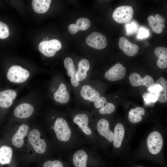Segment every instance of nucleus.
<instances>
[{
  "label": "nucleus",
  "mask_w": 167,
  "mask_h": 167,
  "mask_svg": "<svg viewBox=\"0 0 167 167\" xmlns=\"http://www.w3.org/2000/svg\"><path fill=\"white\" fill-rule=\"evenodd\" d=\"M62 47L60 42L55 39L41 41L39 44V51L45 56L51 57L54 56L56 52L60 50Z\"/></svg>",
  "instance_id": "10"
},
{
  "label": "nucleus",
  "mask_w": 167,
  "mask_h": 167,
  "mask_svg": "<svg viewBox=\"0 0 167 167\" xmlns=\"http://www.w3.org/2000/svg\"><path fill=\"white\" fill-rule=\"evenodd\" d=\"M118 45L119 48L129 56H134L139 51V47L137 45L131 43L123 37L119 38Z\"/></svg>",
  "instance_id": "20"
},
{
  "label": "nucleus",
  "mask_w": 167,
  "mask_h": 167,
  "mask_svg": "<svg viewBox=\"0 0 167 167\" xmlns=\"http://www.w3.org/2000/svg\"><path fill=\"white\" fill-rule=\"evenodd\" d=\"M12 148L4 144L0 146V166L10 165L15 160Z\"/></svg>",
  "instance_id": "17"
},
{
  "label": "nucleus",
  "mask_w": 167,
  "mask_h": 167,
  "mask_svg": "<svg viewBox=\"0 0 167 167\" xmlns=\"http://www.w3.org/2000/svg\"><path fill=\"white\" fill-rule=\"evenodd\" d=\"M108 102L107 98L101 96L92 104L93 107L96 109L101 108L105 105Z\"/></svg>",
  "instance_id": "32"
},
{
  "label": "nucleus",
  "mask_w": 167,
  "mask_h": 167,
  "mask_svg": "<svg viewBox=\"0 0 167 167\" xmlns=\"http://www.w3.org/2000/svg\"><path fill=\"white\" fill-rule=\"evenodd\" d=\"M97 131L99 134L104 137L109 142L113 141V133L109 130V121L106 119L102 118L99 119L96 124Z\"/></svg>",
  "instance_id": "19"
},
{
  "label": "nucleus",
  "mask_w": 167,
  "mask_h": 167,
  "mask_svg": "<svg viewBox=\"0 0 167 167\" xmlns=\"http://www.w3.org/2000/svg\"><path fill=\"white\" fill-rule=\"evenodd\" d=\"M115 110L114 105L113 103L108 101L104 106L99 109L98 112L101 114H109L113 112Z\"/></svg>",
  "instance_id": "29"
},
{
  "label": "nucleus",
  "mask_w": 167,
  "mask_h": 167,
  "mask_svg": "<svg viewBox=\"0 0 167 167\" xmlns=\"http://www.w3.org/2000/svg\"><path fill=\"white\" fill-rule=\"evenodd\" d=\"M157 66L160 68L163 69L167 66V54L160 56L157 61Z\"/></svg>",
  "instance_id": "33"
},
{
  "label": "nucleus",
  "mask_w": 167,
  "mask_h": 167,
  "mask_svg": "<svg viewBox=\"0 0 167 167\" xmlns=\"http://www.w3.org/2000/svg\"><path fill=\"white\" fill-rule=\"evenodd\" d=\"M147 19L149 26L154 32L158 34L162 32L163 28L165 27L164 23L165 20L161 15L158 14L155 16L150 15L148 17Z\"/></svg>",
  "instance_id": "21"
},
{
  "label": "nucleus",
  "mask_w": 167,
  "mask_h": 167,
  "mask_svg": "<svg viewBox=\"0 0 167 167\" xmlns=\"http://www.w3.org/2000/svg\"><path fill=\"white\" fill-rule=\"evenodd\" d=\"M9 35V30L7 25L0 21V39H6L8 37Z\"/></svg>",
  "instance_id": "31"
},
{
  "label": "nucleus",
  "mask_w": 167,
  "mask_h": 167,
  "mask_svg": "<svg viewBox=\"0 0 167 167\" xmlns=\"http://www.w3.org/2000/svg\"><path fill=\"white\" fill-rule=\"evenodd\" d=\"M8 167H18L16 161L15 160H14Z\"/></svg>",
  "instance_id": "38"
},
{
  "label": "nucleus",
  "mask_w": 167,
  "mask_h": 167,
  "mask_svg": "<svg viewBox=\"0 0 167 167\" xmlns=\"http://www.w3.org/2000/svg\"><path fill=\"white\" fill-rule=\"evenodd\" d=\"M154 52L156 55L159 57L162 54H167V49L163 47H158L155 49Z\"/></svg>",
  "instance_id": "37"
},
{
  "label": "nucleus",
  "mask_w": 167,
  "mask_h": 167,
  "mask_svg": "<svg viewBox=\"0 0 167 167\" xmlns=\"http://www.w3.org/2000/svg\"><path fill=\"white\" fill-rule=\"evenodd\" d=\"M26 141L33 153L29 162L41 161V156L46 152L47 144L46 141L41 138L40 131L36 128L30 129Z\"/></svg>",
  "instance_id": "3"
},
{
  "label": "nucleus",
  "mask_w": 167,
  "mask_h": 167,
  "mask_svg": "<svg viewBox=\"0 0 167 167\" xmlns=\"http://www.w3.org/2000/svg\"><path fill=\"white\" fill-rule=\"evenodd\" d=\"M144 101L147 103L155 102L157 101V96L151 93L146 94L144 96Z\"/></svg>",
  "instance_id": "35"
},
{
  "label": "nucleus",
  "mask_w": 167,
  "mask_h": 167,
  "mask_svg": "<svg viewBox=\"0 0 167 167\" xmlns=\"http://www.w3.org/2000/svg\"><path fill=\"white\" fill-rule=\"evenodd\" d=\"M75 78L80 84L91 79V66L89 61L82 58L78 62Z\"/></svg>",
  "instance_id": "8"
},
{
  "label": "nucleus",
  "mask_w": 167,
  "mask_h": 167,
  "mask_svg": "<svg viewBox=\"0 0 167 167\" xmlns=\"http://www.w3.org/2000/svg\"><path fill=\"white\" fill-rule=\"evenodd\" d=\"M72 161L74 167H92L87 154L83 150H78L74 154Z\"/></svg>",
  "instance_id": "15"
},
{
  "label": "nucleus",
  "mask_w": 167,
  "mask_h": 167,
  "mask_svg": "<svg viewBox=\"0 0 167 167\" xmlns=\"http://www.w3.org/2000/svg\"><path fill=\"white\" fill-rule=\"evenodd\" d=\"M99 83L92 79L80 85L74 93L76 104L80 106H89L101 96Z\"/></svg>",
  "instance_id": "1"
},
{
  "label": "nucleus",
  "mask_w": 167,
  "mask_h": 167,
  "mask_svg": "<svg viewBox=\"0 0 167 167\" xmlns=\"http://www.w3.org/2000/svg\"><path fill=\"white\" fill-rule=\"evenodd\" d=\"M53 78L50 87L53 101L56 103L66 105L71 101L72 88L70 84L62 75H56Z\"/></svg>",
  "instance_id": "2"
},
{
  "label": "nucleus",
  "mask_w": 167,
  "mask_h": 167,
  "mask_svg": "<svg viewBox=\"0 0 167 167\" xmlns=\"http://www.w3.org/2000/svg\"><path fill=\"white\" fill-rule=\"evenodd\" d=\"M125 24L127 34H131L135 32L138 28V24L135 21L128 22Z\"/></svg>",
  "instance_id": "30"
},
{
  "label": "nucleus",
  "mask_w": 167,
  "mask_h": 167,
  "mask_svg": "<svg viewBox=\"0 0 167 167\" xmlns=\"http://www.w3.org/2000/svg\"><path fill=\"white\" fill-rule=\"evenodd\" d=\"M144 113V109L142 107H138L135 109H131L129 112L128 119L132 123H138L141 121L142 118L141 116Z\"/></svg>",
  "instance_id": "26"
},
{
  "label": "nucleus",
  "mask_w": 167,
  "mask_h": 167,
  "mask_svg": "<svg viewBox=\"0 0 167 167\" xmlns=\"http://www.w3.org/2000/svg\"><path fill=\"white\" fill-rule=\"evenodd\" d=\"M30 74L27 70L20 66L13 65L9 69L6 76L8 80L15 83H22L29 78Z\"/></svg>",
  "instance_id": "7"
},
{
  "label": "nucleus",
  "mask_w": 167,
  "mask_h": 167,
  "mask_svg": "<svg viewBox=\"0 0 167 167\" xmlns=\"http://www.w3.org/2000/svg\"><path fill=\"white\" fill-rule=\"evenodd\" d=\"M17 95L15 91L12 89L0 91V107L8 108L11 106Z\"/></svg>",
  "instance_id": "22"
},
{
  "label": "nucleus",
  "mask_w": 167,
  "mask_h": 167,
  "mask_svg": "<svg viewBox=\"0 0 167 167\" xmlns=\"http://www.w3.org/2000/svg\"><path fill=\"white\" fill-rule=\"evenodd\" d=\"M63 62L67 76L70 80V84L73 93H74L81 84L75 78L77 68L71 57H66L64 60Z\"/></svg>",
  "instance_id": "9"
},
{
  "label": "nucleus",
  "mask_w": 167,
  "mask_h": 167,
  "mask_svg": "<svg viewBox=\"0 0 167 167\" xmlns=\"http://www.w3.org/2000/svg\"></svg>",
  "instance_id": "39"
},
{
  "label": "nucleus",
  "mask_w": 167,
  "mask_h": 167,
  "mask_svg": "<svg viewBox=\"0 0 167 167\" xmlns=\"http://www.w3.org/2000/svg\"><path fill=\"white\" fill-rule=\"evenodd\" d=\"M53 128L57 139L62 142H66L70 139L71 130L66 118L59 116L55 118L53 122Z\"/></svg>",
  "instance_id": "4"
},
{
  "label": "nucleus",
  "mask_w": 167,
  "mask_h": 167,
  "mask_svg": "<svg viewBox=\"0 0 167 167\" xmlns=\"http://www.w3.org/2000/svg\"><path fill=\"white\" fill-rule=\"evenodd\" d=\"M34 108L31 104L24 103L19 105L14 109V116L18 118L25 119L29 118L33 114Z\"/></svg>",
  "instance_id": "18"
},
{
  "label": "nucleus",
  "mask_w": 167,
  "mask_h": 167,
  "mask_svg": "<svg viewBox=\"0 0 167 167\" xmlns=\"http://www.w3.org/2000/svg\"><path fill=\"white\" fill-rule=\"evenodd\" d=\"M86 42L88 46L97 49L105 48L107 44L105 36L97 32H94L90 34L86 39Z\"/></svg>",
  "instance_id": "13"
},
{
  "label": "nucleus",
  "mask_w": 167,
  "mask_h": 167,
  "mask_svg": "<svg viewBox=\"0 0 167 167\" xmlns=\"http://www.w3.org/2000/svg\"><path fill=\"white\" fill-rule=\"evenodd\" d=\"M125 133L123 125L120 123L116 124L114 131V138L113 140V146L116 148H119L121 146Z\"/></svg>",
  "instance_id": "24"
},
{
  "label": "nucleus",
  "mask_w": 167,
  "mask_h": 167,
  "mask_svg": "<svg viewBox=\"0 0 167 167\" xmlns=\"http://www.w3.org/2000/svg\"><path fill=\"white\" fill-rule=\"evenodd\" d=\"M162 88L161 86L156 82L152 87L148 88V90L150 93L156 95L162 90Z\"/></svg>",
  "instance_id": "36"
},
{
  "label": "nucleus",
  "mask_w": 167,
  "mask_h": 167,
  "mask_svg": "<svg viewBox=\"0 0 167 167\" xmlns=\"http://www.w3.org/2000/svg\"><path fill=\"white\" fill-rule=\"evenodd\" d=\"M149 33L148 30L144 27L140 28L139 31L137 38L139 39H143L148 37Z\"/></svg>",
  "instance_id": "34"
},
{
  "label": "nucleus",
  "mask_w": 167,
  "mask_h": 167,
  "mask_svg": "<svg viewBox=\"0 0 167 167\" xmlns=\"http://www.w3.org/2000/svg\"><path fill=\"white\" fill-rule=\"evenodd\" d=\"M126 74V68L121 64L118 63L106 71L104 77L108 81H115L123 78Z\"/></svg>",
  "instance_id": "14"
},
{
  "label": "nucleus",
  "mask_w": 167,
  "mask_h": 167,
  "mask_svg": "<svg viewBox=\"0 0 167 167\" xmlns=\"http://www.w3.org/2000/svg\"><path fill=\"white\" fill-rule=\"evenodd\" d=\"M37 167H67L61 161L58 159L43 160L40 161Z\"/></svg>",
  "instance_id": "28"
},
{
  "label": "nucleus",
  "mask_w": 167,
  "mask_h": 167,
  "mask_svg": "<svg viewBox=\"0 0 167 167\" xmlns=\"http://www.w3.org/2000/svg\"><path fill=\"white\" fill-rule=\"evenodd\" d=\"M156 82L160 84L162 87V90L156 95L157 101L160 103H165L167 101V81L165 78L161 77Z\"/></svg>",
  "instance_id": "27"
},
{
  "label": "nucleus",
  "mask_w": 167,
  "mask_h": 167,
  "mask_svg": "<svg viewBox=\"0 0 167 167\" xmlns=\"http://www.w3.org/2000/svg\"><path fill=\"white\" fill-rule=\"evenodd\" d=\"M91 24L90 21L88 19L81 17L77 19L75 24H71L69 25L68 31L71 34H75L79 30H87L90 27Z\"/></svg>",
  "instance_id": "23"
},
{
  "label": "nucleus",
  "mask_w": 167,
  "mask_h": 167,
  "mask_svg": "<svg viewBox=\"0 0 167 167\" xmlns=\"http://www.w3.org/2000/svg\"><path fill=\"white\" fill-rule=\"evenodd\" d=\"M27 124H20L15 129L11 139V145L16 149H20L24 146L30 130Z\"/></svg>",
  "instance_id": "5"
},
{
  "label": "nucleus",
  "mask_w": 167,
  "mask_h": 167,
  "mask_svg": "<svg viewBox=\"0 0 167 167\" xmlns=\"http://www.w3.org/2000/svg\"><path fill=\"white\" fill-rule=\"evenodd\" d=\"M71 113L73 122L78 125L85 135H91L92 131L89 126L91 120L90 115L86 112L79 110L72 111Z\"/></svg>",
  "instance_id": "6"
},
{
  "label": "nucleus",
  "mask_w": 167,
  "mask_h": 167,
  "mask_svg": "<svg viewBox=\"0 0 167 167\" xmlns=\"http://www.w3.org/2000/svg\"><path fill=\"white\" fill-rule=\"evenodd\" d=\"M147 143L149 152L153 154H156L161 151L163 141L161 135L156 131L151 133L148 136Z\"/></svg>",
  "instance_id": "12"
},
{
  "label": "nucleus",
  "mask_w": 167,
  "mask_h": 167,
  "mask_svg": "<svg viewBox=\"0 0 167 167\" xmlns=\"http://www.w3.org/2000/svg\"><path fill=\"white\" fill-rule=\"evenodd\" d=\"M133 15V9L129 6H122L117 7L114 11L112 15L113 19L119 24L129 22Z\"/></svg>",
  "instance_id": "11"
},
{
  "label": "nucleus",
  "mask_w": 167,
  "mask_h": 167,
  "mask_svg": "<svg viewBox=\"0 0 167 167\" xmlns=\"http://www.w3.org/2000/svg\"><path fill=\"white\" fill-rule=\"evenodd\" d=\"M131 84L134 87L144 86L148 88L152 87L154 84L152 78L149 75H146L142 78L137 73H133L129 76Z\"/></svg>",
  "instance_id": "16"
},
{
  "label": "nucleus",
  "mask_w": 167,
  "mask_h": 167,
  "mask_svg": "<svg viewBox=\"0 0 167 167\" xmlns=\"http://www.w3.org/2000/svg\"><path fill=\"white\" fill-rule=\"evenodd\" d=\"M51 2L50 0H33L32 1V7L36 12L44 13L48 10Z\"/></svg>",
  "instance_id": "25"
}]
</instances>
